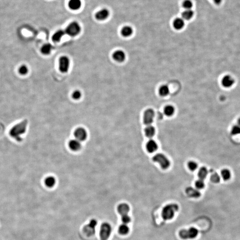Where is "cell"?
Returning a JSON list of instances; mask_svg holds the SVG:
<instances>
[{
  "mask_svg": "<svg viewBox=\"0 0 240 240\" xmlns=\"http://www.w3.org/2000/svg\"><path fill=\"white\" fill-rule=\"evenodd\" d=\"M28 125L27 120H25L16 125L10 130V135L17 141L22 140L21 136L26 133Z\"/></svg>",
  "mask_w": 240,
  "mask_h": 240,
  "instance_id": "1",
  "label": "cell"
},
{
  "mask_svg": "<svg viewBox=\"0 0 240 240\" xmlns=\"http://www.w3.org/2000/svg\"><path fill=\"white\" fill-rule=\"evenodd\" d=\"M179 207L175 204L168 205L164 207L162 211V217L165 220L172 219L174 216L175 213L178 211Z\"/></svg>",
  "mask_w": 240,
  "mask_h": 240,
  "instance_id": "2",
  "label": "cell"
},
{
  "mask_svg": "<svg viewBox=\"0 0 240 240\" xmlns=\"http://www.w3.org/2000/svg\"><path fill=\"white\" fill-rule=\"evenodd\" d=\"M198 234V230L194 227L188 229H182L179 232V236L183 239H191L196 238Z\"/></svg>",
  "mask_w": 240,
  "mask_h": 240,
  "instance_id": "3",
  "label": "cell"
},
{
  "mask_svg": "<svg viewBox=\"0 0 240 240\" xmlns=\"http://www.w3.org/2000/svg\"><path fill=\"white\" fill-rule=\"evenodd\" d=\"M152 160L154 162L158 163L162 169L163 170H166L170 167V161L164 154L158 153L153 156Z\"/></svg>",
  "mask_w": 240,
  "mask_h": 240,
  "instance_id": "4",
  "label": "cell"
},
{
  "mask_svg": "<svg viewBox=\"0 0 240 240\" xmlns=\"http://www.w3.org/2000/svg\"><path fill=\"white\" fill-rule=\"evenodd\" d=\"M81 30L79 24L76 21H73L68 26L65 31L69 36L74 37L79 33Z\"/></svg>",
  "mask_w": 240,
  "mask_h": 240,
  "instance_id": "5",
  "label": "cell"
},
{
  "mask_svg": "<svg viewBox=\"0 0 240 240\" xmlns=\"http://www.w3.org/2000/svg\"><path fill=\"white\" fill-rule=\"evenodd\" d=\"M111 227L109 224L104 223L101 225L100 231V237L101 240H107L110 237L111 232Z\"/></svg>",
  "mask_w": 240,
  "mask_h": 240,
  "instance_id": "6",
  "label": "cell"
},
{
  "mask_svg": "<svg viewBox=\"0 0 240 240\" xmlns=\"http://www.w3.org/2000/svg\"><path fill=\"white\" fill-rule=\"evenodd\" d=\"M69 59L66 56L61 57L59 59V69L62 72H67L69 67Z\"/></svg>",
  "mask_w": 240,
  "mask_h": 240,
  "instance_id": "7",
  "label": "cell"
},
{
  "mask_svg": "<svg viewBox=\"0 0 240 240\" xmlns=\"http://www.w3.org/2000/svg\"><path fill=\"white\" fill-rule=\"evenodd\" d=\"M155 112L152 109H148L145 111L144 115V123L147 125H150L153 121Z\"/></svg>",
  "mask_w": 240,
  "mask_h": 240,
  "instance_id": "8",
  "label": "cell"
},
{
  "mask_svg": "<svg viewBox=\"0 0 240 240\" xmlns=\"http://www.w3.org/2000/svg\"><path fill=\"white\" fill-rule=\"evenodd\" d=\"M75 139L82 141L85 140L87 138V133L86 130L83 128H79L74 132Z\"/></svg>",
  "mask_w": 240,
  "mask_h": 240,
  "instance_id": "9",
  "label": "cell"
},
{
  "mask_svg": "<svg viewBox=\"0 0 240 240\" xmlns=\"http://www.w3.org/2000/svg\"><path fill=\"white\" fill-rule=\"evenodd\" d=\"M109 15V11L107 9L103 8L96 13L95 17L97 20H103L106 19Z\"/></svg>",
  "mask_w": 240,
  "mask_h": 240,
  "instance_id": "10",
  "label": "cell"
},
{
  "mask_svg": "<svg viewBox=\"0 0 240 240\" xmlns=\"http://www.w3.org/2000/svg\"><path fill=\"white\" fill-rule=\"evenodd\" d=\"M186 192L187 195L189 196V197L195 198H199L201 195V192L198 189L191 187H188L186 189Z\"/></svg>",
  "mask_w": 240,
  "mask_h": 240,
  "instance_id": "11",
  "label": "cell"
},
{
  "mask_svg": "<svg viewBox=\"0 0 240 240\" xmlns=\"http://www.w3.org/2000/svg\"><path fill=\"white\" fill-rule=\"evenodd\" d=\"M130 208L129 205L126 203H122L118 206V211L122 217L127 215L130 211Z\"/></svg>",
  "mask_w": 240,
  "mask_h": 240,
  "instance_id": "12",
  "label": "cell"
},
{
  "mask_svg": "<svg viewBox=\"0 0 240 240\" xmlns=\"http://www.w3.org/2000/svg\"><path fill=\"white\" fill-rule=\"evenodd\" d=\"M112 57L114 60L118 62H122L125 60V54L122 50H117L113 53Z\"/></svg>",
  "mask_w": 240,
  "mask_h": 240,
  "instance_id": "13",
  "label": "cell"
},
{
  "mask_svg": "<svg viewBox=\"0 0 240 240\" xmlns=\"http://www.w3.org/2000/svg\"><path fill=\"white\" fill-rule=\"evenodd\" d=\"M221 82L224 87L226 88H229L233 85L234 81L232 77L229 75H226L222 78Z\"/></svg>",
  "mask_w": 240,
  "mask_h": 240,
  "instance_id": "14",
  "label": "cell"
},
{
  "mask_svg": "<svg viewBox=\"0 0 240 240\" xmlns=\"http://www.w3.org/2000/svg\"><path fill=\"white\" fill-rule=\"evenodd\" d=\"M146 148L148 152L152 153L156 151L158 149V144L155 140H150L147 143Z\"/></svg>",
  "mask_w": 240,
  "mask_h": 240,
  "instance_id": "15",
  "label": "cell"
},
{
  "mask_svg": "<svg viewBox=\"0 0 240 240\" xmlns=\"http://www.w3.org/2000/svg\"><path fill=\"white\" fill-rule=\"evenodd\" d=\"M69 146L71 150L75 151L79 150L82 146L81 141L76 139L70 140L69 143Z\"/></svg>",
  "mask_w": 240,
  "mask_h": 240,
  "instance_id": "16",
  "label": "cell"
},
{
  "mask_svg": "<svg viewBox=\"0 0 240 240\" xmlns=\"http://www.w3.org/2000/svg\"><path fill=\"white\" fill-rule=\"evenodd\" d=\"M68 5L71 10H78L82 6V1L81 0H70L69 2Z\"/></svg>",
  "mask_w": 240,
  "mask_h": 240,
  "instance_id": "17",
  "label": "cell"
},
{
  "mask_svg": "<svg viewBox=\"0 0 240 240\" xmlns=\"http://www.w3.org/2000/svg\"><path fill=\"white\" fill-rule=\"evenodd\" d=\"M174 27L177 30H180L184 27L185 26V21L184 19L181 18H177L174 21Z\"/></svg>",
  "mask_w": 240,
  "mask_h": 240,
  "instance_id": "18",
  "label": "cell"
},
{
  "mask_svg": "<svg viewBox=\"0 0 240 240\" xmlns=\"http://www.w3.org/2000/svg\"><path fill=\"white\" fill-rule=\"evenodd\" d=\"M145 134L147 137L152 138L154 136L155 134V129L152 125H148L145 129Z\"/></svg>",
  "mask_w": 240,
  "mask_h": 240,
  "instance_id": "19",
  "label": "cell"
},
{
  "mask_svg": "<svg viewBox=\"0 0 240 240\" xmlns=\"http://www.w3.org/2000/svg\"><path fill=\"white\" fill-rule=\"evenodd\" d=\"M65 33L66 32H65V31L63 30L57 31L53 35V37H52V39L54 42H59L61 38L64 36Z\"/></svg>",
  "mask_w": 240,
  "mask_h": 240,
  "instance_id": "20",
  "label": "cell"
},
{
  "mask_svg": "<svg viewBox=\"0 0 240 240\" xmlns=\"http://www.w3.org/2000/svg\"><path fill=\"white\" fill-rule=\"evenodd\" d=\"M133 29L129 26L124 27L121 31L122 35L124 37H130L133 34Z\"/></svg>",
  "mask_w": 240,
  "mask_h": 240,
  "instance_id": "21",
  "label": "cell"
},
{
  "mask_svg": "<svg viewBox=\"0 0 240 240\" xmlns=\"http://www.w3.org/2000/svg\"><path fill=\"white\" fill-rule=\"evenodd\" d=\"M208 174V170L207 168L205 167H202L200 168L198 173V176L199 179L204 180Z\"/></svg>",
  "mask_w": 240,
  "mask_h": 240,
  "instance_id": "22",
  "label": "cell"
},
{
  "mask_svg": "<svg viewBox=\"0 0 240 240\" xmlns=\"http://www.w3.org/2000/svg\"><path fill=\"white\" fill-rule=\"evenodd\" d=\"M194 14V12L192 10H186L182 14V17L184 20H189L192 18Z\"/></svg>",
  "mask_w": 240,
  "mask_h": 240,
  "instance_id": "23",
  "label": "cell"
},
{
  "mask_svg": "<svg viewBox=\"0 0 240 240\" xmlns=\"http://www.w3.org/2000/svg\"><path fill=\"white\" fill-rule=\"evenodd\" d=\"M221 177L224 180H228L230 179L231 177L230 171L228 169H225L221 170Z\"/></svg>",
  "mask_w": 240,
  "mask_h": 240,
  "instance_id": "24",
  "label": "cell"
},
{
  "mask_svg": "<svg viewBox=\"0 0 240 240\" xmlns=\"http://www.w3.org/2000/svg\"><path fill=\"white\" fill-rule=\"evenodd\" d=\"M45 182L48 187H53L55 185L56 179L53 177H49L45 179Z\"/></svg>",
  "mask_w": 240,
  "mask_h": 240,
  "instance_id": "25",
  "label": "cell"
},
{
  "mask_svg": "<svg viewBox=\"0 0 240 240\" xmlns=\"http://www.w3.org/2000/svg\"><path fill=\"white\" fill-rule=\"evenodd\" d=\"M175 109L173 106H167L165 108L164 112L166 116L168 117L172 116L174 113Z\"/></svg>",
  "mask_w": 240,
  "mask_h": 240,
  "instance_id": "26",
  "label": "cell"
},
{
  "mask_svg": "<svg viewBox=\"0 0 240 240\" xmlns=\"http://www.w3.org/2000/svg\"><path fill=\"white\" fill-rule=\"evenodd\" d=\"M169 93H170V89L167 85H162L160 88L159 94L162 96H166L169 94Z\"/></svg>",
  "mask_w": 240,
  "mask_h": 240,
  "instance_id": "27",
  "label": "cell"
},
{
  "mask_svg": "<svg viewBox=\"0 0 240 240\" xmlns=\"http://www.w3.org/2000/svg\"><path fill=\"white\" fill-rule=\"evenodd\" d=\"M130 229L126 224H123L119 227V232L122 235H126L129 232Z\"/></svg>",
  "mask_w": 240,
  "mask_h": 240,
  "instance_id": "28",
  "label": "cell"
},
{
  "mask_svg": "<svg viewBox=\"0 0 240 240\" xmlns=\"http://www.w3.org/2000/svg\"><path fill=\"white\" fill-rule=\"evenodd\" d=\"M52 49V45H51L50 44H46L45 45L42 46L41 51H42V53L44 54H49L50 52H51Z\"/></svg>",
  "mask_w": 240,
  "mask_h": 240,
  "instance_id": "29",
  "label": "cell"
},
{
  "mask_svg": "<svg viewBox=\"0 0 240 240\" xmlns=\"http://www.w3.org/2000/svg\"><path fill=\"white\" fill-rule=\"evenodd\" d=\"M84 230L85 232L88 236L93 235L95 232V228L91 227L88 225L85 227Z\"/></svg>",
  "mask_w": 240,
  "mask_h": 240,
  "instance_id": "30",
  "label": "cell"
},
{
  "mask_svg": "<svg viewBox=\"0 0 240 240\" xmlns=\"http://www.w3.org/2000/svg\"><path fill=\"white\" fill-rule=\"evenodd\" d=\"M231 133L233 135H237L240 134V126L238 125H235L232 126L231 130Z\"/></svg>",
  "mask_w": 240,
  "mask_h": 240,
  "instance_id": "31",
  "label": "cell"
},
{
  "mask_svg": "<svg viewBox=\"0 0 240 240\" xmlns=\"http://www.w3.org/2000/svg\"><path fill=\"white\" fill-rule=\"evenodd\" d=\"M210 179H211V181L214 183H218L220 180V176L217 173H213L211 175Z\"/></svg>",
  "mask_w": 240,
  "mask_h": 240,
  "instance_id": "32",
  "label": "cell"
},
{
  "mask_svg": "<svg viewBox=\"0 0 240 240\" xmlns=\"http://www.w3.org/2000/svg\"><path fill=\"white\" fill-rule=\"evenodd\" d=\"M195 185L197 189H202L205 187V182L204 180L199 179L195 182Z\"/></svg>",
  "mask_w": 240,
  "mask_h": 240,
  "instance_id": "33",
  "label": "cell"
},
{
  "mask_svg": "<svg viewBox=\"0 0 240 240\" xmlns=\"http://www.w3.org/2000/svg\"><path fill=\"white\" fill-rule=\"evenodd\" d=\"M188 167L191 171H194L198 168V164L194 161H190L188 163Z\"/></svg>",
  "mask_w": 240,
  "mask_h": 240,
  "instance_id": "34",
  "label": "cell"
},
{
  "mask_svg": "<svg viewBox=\"0 0 240 240\" xmlns=\"http://www.w3.org/2000/svg\"><path fill=\"white\" fill-rule=\"evenodd\" d=\"M183 5L186 10H191L193 6V4L190 0H186L183 3Z\"/></svg>",
  "mask_w": 240,
  "mask_h": 240,
  "instance_id": "35",
  "label": "cell"
},
{
  "mask_svg": "<svg viewBox=\"0 0 240 240\" xmlns=\"http://www.w3.org/2000/svg\"><path fill=\"white\" fill-rule=\"evenodd\" d=\"M82 96V94L79 90H76L73 92L72 94V98L75 100H78L80 99Z\"/></svg>",
  "mask_w": 240,
  "mask_h": 240,
  "instance_id": "36",
  "label": "cell"
},
{
  "mask_svg": "<svg viewBox=\"0 0 240 240\" xmlns=\"http://www.w3.org/2000/svg\"><path fill=\"white\" fill-rule=\"evenodd\" d=\"M19 72L22 75H25L28 71L27 67L26 66H22L19 69Z\"/></svg>",
  "mask_w": 240,
  "mask_h": 240,
  "instance_id": "37",
  "label": "cell"
},
{
  "mask_svg": "<svg viewBox=\"0 0 240 240\" xmlns=\"http://www.w3.org/2000/svg\"><path fill=\"white\" fill-rule=\"evenodd\" d=\"M122 220L124 224H127L130 223L131 221V218L128 215L122 217Z\"/></svg>",
  "mask_w": 240,
  "mask_h": 240,
  "instance_id": "38",
  "label": "cell"
},
{
  "mask_svg": "<svg viewBox=\"0 0 240 240\" xmlns=\"http://www.w3.org/2000/svg\"><path fill=\"white\" fill-rule=\"evenodd\" d=\"M97 225V221L95 219H93L90 221V223L89 224V226L93 228H95L96 226Z\"/></svg>",
  "mask_w": 240,
  "mask_h": 240,
  "instance_id": "39",
  "label": "cell"
},
{
  "mask_svg": "<svg viewBox=\"0 0 240 240\" xmlns=\"http://www.w3.org/2000/svg\"><path fill=\"white\" fill-rule=\"evenodd\" d=\"M214 3L217 5H219L222 2V0H213Z\"/></svg>",
  "mask_w": 240,
  "mask_h": 240,
  "instance_id": "40",
  "label": "cell"
},
{
  "mask_svg": "<svg viewBox=\"0 0 240 240\" xmlns=\"http://www.w3.org/2000/svg\"><path fill=\"white\" fill-rule=\"evenodd\" d=\"M238 125H239L240 126V118L238 120Z\"/></svg>",
  "mask_w": 240,
  "mask_h": 240,
  "instance_id": "41",
  "label": "cell"
}]
</instances>
